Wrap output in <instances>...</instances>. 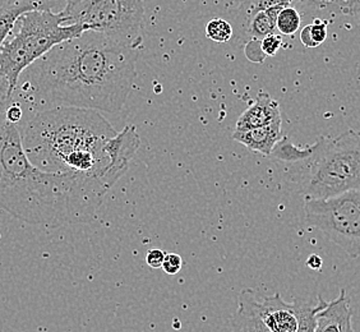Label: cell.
I'll list each match as a JSON object with an SVG mask.
<instances>
[{
  "instance_id": "cell-15",
  "label": "cell",
  "mask_w": 360,
  "mask_h": 332,
  "mask_svg": "<svg viewBox=\"0 0 360 332\" xmlns=\"http://www.w3.org/2000/svg\"><path fill=\"white\" fill-rule=\"evenodd\" d=\"M328 302L319 295L317 302H309L305 299H295L292 307L298 319V331L316 332L317 328V314L322 311Z\"/></svg>"
},
{
  "instance_id": "cell-4",
  "label": "cell",
  "mask_w": 360,
  "mask_h": 332,
  "mask_svg": "<svg viewBox=\"0 0 360 332\" xmlns=\"http://www.w3.org/2000/svg\"><path fill=\"white\" fill-rule=\"evenodd\" d=\"M15 32L0 46V73L15 90L22 73L59 44L86 32L81 25H65L60 13L35 9L21 15Z\"/></svg>"
},
{
  "instance_id": "cell-25",
  "label": "cell",
  "mask_w": 360,
  "mask_h": 332,
  "mask_svg": "<svg viewBox=\"0 0 360 332\" xmlns=\"http://www.w3.org/2000/svg\"><path fill=\"white\" fill-rule=\"evenodd\" d=\"M302 3H304L308 7L316 8V9H325L327 7H333V6H342L347 3V0H300Z\"/></svg>"
},
{
  "instance_id": "cell-12",
  "label": "cell",
  "mask_w": 360,
  "mask_h": 332,
  "mask_svg": "<svg viewBox=\"0 0 360 332\" xmlns=\"http://www.w3.org/2000/svg\"><path fill=\"white\" fill-rule=\"evenodd\" d=\"M281 122H276L266 127L255 128L245 132H234L233 139L245 146L252 153L264 155L270 158L271 153L277 142L283 139L281 134Z\"/></svg>"
},
{
  "instance_id": "cell-3",
  "label": "cell",
  "mask_w": 360,
  "mask_h": 332,
  "mask_svg": "<svg viewBox=\"0 0 360 332\" xmlns=\"http://www.w3.org/2000/svg\"><path fill=\"white\" fill-rule=\"evenodd\" d=\"M117 134L98 111L81 108L37 111L21 132L23 150L36 167L96 178L111 187L128 170L111 158Z\"/></svg>"
},
{
  "instance_id": "cell-5",
  "label": "cell",
  "mask_w": 360,
  "mask_h": 332,
  "mask_svg": "<svg viewBox=\"0 0 360 332\" xmlns=\"http://www.w3.org/2000/svg\"><path fill=\"white\" fill-rule=\"evenodd\" d=\"M307 161L305 200L360 192V132L350 129L336 139L321 137Z\"/></svg>"
},
{
  "instance_id": "cell-28",
  "label": "cell",
  "mask_w": 360,
  "mask_h": 332,
  "mask_svg": "<svg viewBox=\"0 0 360 332\" xmlns=\"http://www.w3.org/2000/svg\"><path fill=\"white\" fill-rule=\"evenodd\" d=\"M79 1H82V0H67V6L65 7H72V6H75V4L79 3Z\"/></svg>"
},
{
  "instance_id": "cell-29",
  "label": "cell",
  "mask_w": 360,
  "mask_h": 332,
  "mask_svg": "<svg viewBox=\"0 0 360 332\" xmlns=\"http://www.w3.org/2000/svg\"><path fill=\"white\" fill-rule=\"evenodd\" d=\"M286 1H289V3H290V4H291V3H292V1H294V0H286Z\"/></svg>"
},
{
  "instance_id": "cell-17",
  "label": "cell",
  "mask_w": 360,
  "mask_h": 332,
  "mask_svg": "<svg viewBox=\"0 0 360 332\" xmlns=\"http://www.w3.org/2000/svg\"><path fill=\"white\" fill-rule=\"evenodd\" d=\"M327 22L316 18L313 23L305 26L300 32V42L307 48H319L327 39Z\"/></svg>"
},
{
  "instance_id": "cell-18",
  "label": "cell",
  "mask_w": 360,
  "mask_h": 332,
  "mask_svg": "<svg viewBox=\"0 0 360 332\" xmlns=\"http://www.w3.org/2000/svg\"><path fill=\"white\" fill-rule=\"evenodd\" d=\"M302 25V17L295 8L286 7L277 17V31L284 36L294 35Z\"/></svg>"
},
{
  "instance_id": "cell-9",
  "label": "cell",
  "mask_w": 360,
  "mask_h": 332,
  "mask_svg": "<svg viewBox=\"0 0 360 332\" xmlns=\"http://www.w3.org/2000/svg\"><path fill=\"white\" fill-rule=\"evenodd\" d=\"M280 105L275 98L266 94L259 92L256 103L250 106L238 119L236 132H245L255 128H261L266 125L281 122Z\"/></svg>"
},
{
  "instance_id": "cell-14",
  "label": "cell",
  "mask_w": 360,
  "mask_h": 332,
  "mask_svg": "<svg viewBox=\"0 0 360 332\" xmlns=\"http://www.w3.org/2000/svg\"><path fill=\"white\" fill-rule=\"evenodd\" d=\"M35 9H39L36 3L30 0H15L0 8V46L12 35L21 15Z\"/></svg>"
},
{
  "instance_id": "cell-6",
  "label": "cell",
  "mask_w": 360,
  "mask_h": 332,
  "mask_svg": "<svg viewBox=\"0 0 360 332\" xmlns=\"http://www.w3.org/2000/svg\"><path fill=\"white\" fill-rule=\"evenodd\" d=\"M65 25H81L125 48L137 50L143 42L142 0H82L62 11Z\"/></svg>"
},
{
  "instance_id": "cell-7",
  "label": "cell",
  "mask_w": 360,
  "mask_h": 332,
  "mask_svg": "<svg viewBox=\"0 0 360 332\" xmlns=\"http://www.w3.org/2000/svg\"><path fill=\"white\" fill-rule=\"evenodd\" d=\"M305 222L339 245L347 256L360 257V192L305 200Z\"/></svg>"
},
{
  "instance_id": "cell-2",
  "label": "cell",
  "mask_w": 360,
  "mask_h": 332,
  "mask_svg": "<svg viewBox=\"0 0 360 332\" xmlns=\"http://www.w3.org/2000/svg\"><path fill=\"white\" fill-rule=\"evenodd\" d=\"M110 189L104 180L36 167L20 128L8 123L0 137V208L8 214L48 228L90 222Z\"/></svg>"
},
{
  "instance_id": "cell-24",
  "label": "cell",
  "mask_w": 360,
  "mask_h": 332,
  "mask_svg": "<svg viewBox=\"0 0 360 332\" xmlns=\"http://www.w3.org/2000/svg\"><path fill=\"white\" fill-rule=\"evenodd\" d=\"M165 252L164 250H161V249H151V250H148L147 252V255H146V263L151 267V269H155V270H158V269H161L162 267V263H164V260H165Z\"/></svg>"
},
{
  "instance_id": "cell-8",
  "label": "cell",
  "mask_w": 360,
  "mask_h": 332,
  "mask_svg": "<svg viewBox=\"0 0 360 332\" xmlns=\"http://www.w3.org/2000/svg\"><path fill=\"white\" fill-rule=\"evenodd\" d=\"M259 313L272 332L298 331V319L294 307L286 303L278 293L262 299L259 303Z\"/></svg>"
},
{
  "instance_id": "cell-27",
  "label": "cell",
  "mask_w": 360,
  "mask_h": 332,
  "mask_svg": "<svg viewBox=\"0 0 360 332\" xmlns=\"http://www.w3.org/2000/svg\"><path fill=\"white\" fill-rule=\"evenodd\" d=\"M307 266H308L309 269H312V270L319 271L322 269V266H323V261H322V258L317 256V255H312V256L308 257Z\"/></svg>"
},
{
  "instance_id": "cell-21",
  "label": "cell",
  "mask_w": 360,
  "mask_h": 332,
  "mask_svg": "<svg viewBox=\"0 0 360 332\" xmlns=\"http://www.w3.org/2000/svg\"><path fill=\"white\" fill-rule=\"evenodd\" d=\"M261 46H262L264 56H275L277 51L283 46V37L278 34H272L261 40Z\"/></svg>"
},
{
  "instance_id": "cell-23",
  "label": "cell",
  "mask_w": 360,
  "mask_h": 332,
  "mask_svg": "<svg viewBox=\"0 0 360 332\" xmlns=\"http://www.w3.org/2000/svg\"><path fill=\"white\" fill-rule=\"evenodd\" d=\"M183 267V260L176 253H167L165 260L162 263V270L167 272V275H176Z\"/></svg>"
},
{
  "instance_id": "cell-22",
  "label": "cell",
  "mask_w": 360,
  "mask_h": 332,
  "mask_svg": "<svg viewBox=\"0 0 360 332\" xmlns=\"http://www.w3.org/2000/svg\"><path fill=\"white\" fill-rule=\"evenodd\" d=\"M244 53L245 56L250 59V62L253 63H264V59L267 56H264L262 51V46H261V40H250L245 44L244 48Z\"/></svg>"
},
{
  "instance_id": "cell-16",
  "label": "cell",
  "mask_w": 360,
  "mask_h": 332,
  "mask_svg": "<svg viewBox=\"0 0 360 332\" xmlns=\"http://www.w3.org/2000/svg\"><path fill=\"white\" fill-rule=\"evenodd\" d=\"M314 151H316V143L308 146L305 148H300L292 145L289 137H283L274 147L270 158L285 161V162H299V161H307L311 159Z\"/></svg>"
},
{
  "instance_id": "cell-26",
  "label": "cell",
  "mask_w": 360,
  "mask_h": 332,
  "mask_svg": "<svg viewBox=\"0 0 360 332\" xmlns=\"http://www.w3.org/2000/svg\"><path fill=\"white\" fill-rule=\"evenodd\" d=\"M22 118H23V109H22L21 105L18 104V103H15V101H13L12 104L9 105V108H8V123L17 124L18 122H21Z\"/></svg>"
},
{
  "instance_id": "cell-1",
  "label": "cell",
  "mask_w": 360,
  "mask_h": 332,
  "mask_svg": "<svg viewBox=\"0 0 360 332\" xmlns=\"http://www.w3.org/2000/svg\"><path fill=\"white\" fill-rule=\"evenodd\" d=\"M137 58V50L86 31L30 65L14 92L37 111L81 108L115 114L132 91Z\"/></svg>"
},
{
  "instance_id": "cell-10",
  "label": "cell",
  "mask_w": 360,
  "mask_h": 332,
  "mask_svg": "<svg viewBox=\"0 0 360 332\" xmlns=\"http://www.w3.org/2000/svg\"><path fill=\"white\" fill-rule=\"evenodd\" d=\"M353 312L347 290L341 289L339 297L328 302L317 314L316 332H354L352 326Z\"/></svg>"
},
{
  "instance_id": "cell-13",
  "label": "cell",
  "mask_w": 360,
  "mask_h": 332,
  "mask_svg": "<svg viewBox=\"0 0 360 332\" xmlns=\"http://www.w3.org/2000/svg\"><path fill=\"white\" fill-rule=\"evenodd\" d=\"M288 6L278 4L269 8L266 11H261L253 14L247 21L243 22L239 28H243V35L248 37L250 40H262L267 36L275 34L276 31L277 17L280 12ZM290 7V6H289Z\"/></svg>"
},
{
  "instance_id": "cell-11",
  "label": "cell",
  "mask_w": 360,
  "mask_h": 332,
  "mask_svg": "<svg viewBox=\"0 0 360 332\" xmlns=\"http://www.w3.org/2000/svg\"><path fill=\"white\" fill-rule=\"evenodd\" d=\"M233 332H272L259 313V302L252 289H244L238 297V309L230 319Z\"/></svg>"
},
{
  "instance_id": "cell-20",
  "label": "cell",
  "mask_w": 360,
  "mask_h": 332,
  "mask_svg": "<svg viewBox=\"0 0 360 332\" xmlns=\"http://www.w3.org/2000/svg\"><path fill=\"white\" fill-rule=\"evenodd\" d=\"M13 103V90L7 78L0 73V137L6 131L8 124L7 110L9 105Z\"/></svg>"
},
{
  "instance_id": "cell-19",
  "label": "cell",
  "mask_w": 360,
  "mask_h": 332,
  "mask_svg": "<svg viewBox=\"0 0 360 332\" xmlns=\"http://www.w3.org/2000/svg\"><path fill=\"white\" fill-rule=\"evenodd\" d=\"M206 36L212 42L224 44L231 40V37L234 36V28L228 21L222 18H215L208 22L206 26Z\"/></svg>"
}]
</instances>
